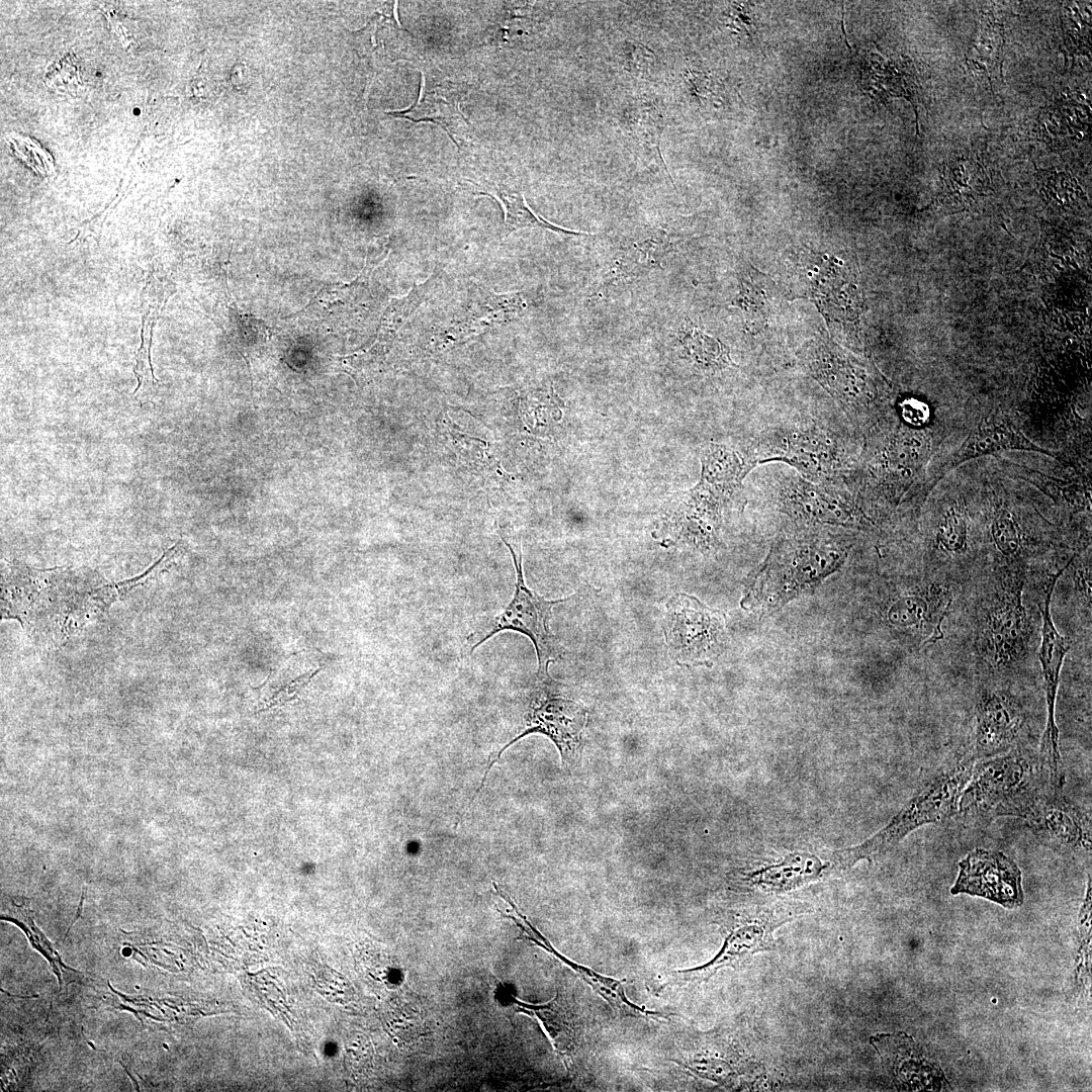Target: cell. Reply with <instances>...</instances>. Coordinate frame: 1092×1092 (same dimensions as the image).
<instances>
[{"instance_id": "1", "label": "cell", "mask_w": 1092, "mask_h": 1092, "mask_svg": "<svg viewBox=\"0 0 1092 1092\" xmlns=\"http://www.w3.org/2000/svg\"><path fill=\"white\" fill-rule=\"evenodd\" d=\"M847 549L836 538L809 534L783 537L753 576L742 605L770 610L812 588L845 560Z\"/></svg>"}, {"instance_id": "2", "label": "cell", "mask_w": 1092, "mask_h": 1092, "mask_svg": "<svg viewBox=\"0 0 1092 1092\" xmlns=\"http://www.w3.org/2000/svg\"><path fill=\"white\" fill-rule=\"evenodd\" d=\"M980 760L960 797L958 814L964 818L1018 817L1027 803L1050 786L1038 755L1026 748Z\"/></svg>"}, {"instance_id": "3", "label": "cell", "mask_w": 1092, "mask_h": 1092, "mask_svg": "<svg viewBox=\"0 0 1092 1092\" xmlns=\"http://www.w3.org/2000/svg\"><path fill=\"white\" fill-rule=\"evenodd\" d=\"M976 761L969 752L941 766L882 829L857 845L839 849L847 868L885 853L921 826L957 815Z\"/></svg>"}, {"instance_id": "4", "label": "cell", "mask_w": 1092, "mask_h": 1092, "mask_svg": "<svg viewBox=\"0 0 1092 1092\" xmlns=\"http://www.w3.org/2000/svg\"><path fill=\"white\" fill-rule=\"evenodd\" d=\"M1020 571L998 576L985 595L976 627L975 646L991 671H1007L1025 657L1030 637Z\"/></svg>"}, {"instance_id": "5", "label": "cell", "mask_w": 1092, "mask_h": 1092, "mask_svg": "<svg viewBox=\"0 0 1092 1092\" xmlns=\"http://www.w3.org/2000/svg\"><path fill=\"white\" fill-rule=\"evenodd\" d=\"M500 538L512 554L516 571L515 592L512 600L496 617L480 626L467 639L471 643L470 653L496 633L505 630L520 632L533 643L537 661L538 676L542 680L549 678L548 668L562 655V648L550 630V618L553 608L567 599L548 601L528 587L522 566L520 544L513 546L503 535Z\"/></svg>"}, {"instance_id": "6", "label": "cell", "mask_w": 1092, "mask_h": 1092, "mask_svg": "<svg viewBox=\"0 0 1092 1092\" xmlns=\"http://www.w3.org/2000/svg\"><path fill=\"white\" fill-rule=\"evenodd\" d=\"M749 458L757 465L782 461L817 483H832L845 472V450L829 430L815 424L787 425L763 433Z\"/></svg>"}, {"instance_id": "7", "label": "cell", "mask_w": 1092, "mask_h": 1092, "mask_svg": "<svg viewBox=\"0 0 1092 1092\" xmlns=\"http://www.w3.org/2000/svg\"><path fill=\"white\" fill-rule=\"evenodd\" d=\"M802 912L803 905L797 907L787 903L754 908L734 923L720 950L711 961L699 967L666 974L657 990L667 986L706 982L722 969L737 968L755 953L772 949L776 944L775 930Z\"/></svg>"}, {"instance_id": "8", "label": "cell", "mask_w": 1092, "mask_h": 1092, "mask_svg": "<svg viewBox=\"0 0 1092 1092\" xmlns=\"http://www.w3.org/2000/svg\"><path fill=\"white\" fill-rule=\"evenodd\" d=\"M663 634L670 659L688 667L713 665L728 638L724 615L682 593L666 603Z\"/></svg>"}, {"instance_id": "9", "label": "cell", "mask_w": 1092, "mask_h": 1092, "mask_svg": "<svg viewBox=\"0 0 1092 1092\" xmlns=\"http://www.w3.org/2000/svg\"><path fill=\"white\" fill-rule=\"evenodd\" d=\"M677 241L669 231L654 225H639L623 235L595 281L587 299L607 300L625 288L662 270L676 249Z\"/></svg>"}, {"instance_id": "10", "label": "cell", "mask_w": 1092, "mask_h": 1092, "mask_svg": "<svg viewBox=\"0 0 1092 1092\" xmlns=\"http://www.w3.org/2000/svg\"><path fill=\"white\" fill-rule=\"evenodd\" d=\"M1072 559L1073 556L1064 567L1053 573H1049L1043 579L1042 602L1039 605L1041 616V639L1038 658L1043 678L1046 720L1039 744L1038 757L1050 785L1055 788H1062L1065 783L1059 747V728L1056 723L1055 710L1061 669L1071 644L1055 626L1051 605L1057 581L1063 572L1070 566Z\"/></svg>"}, {"instance_id": "11", "label": "cell", "mask_w": 1092, "mask_h": 1092, "mask_svg": "<svg viewBox=\"0 0 1092 1092\" xmlns=\"http://www.w3.org/2000/svg\"><path fill=\"white\" fill-rule=\"evenodd\" d=\"M543 688L534 695L530 702L525 728L519 735L508 742L493 758L489 759L470 805L473 804L476 796L484 787L488 772L500 758L502 753L529 734L539 733L547 736L559 751L562 764L579 758L584 742L587 711L579 703L555 695L549 692L546 687Z\"/></svg>"}, {"instance_id": "12", "label": "cell", "mask_w": 1092, "mask_h": 1092, "mask_svg": "<svg viewBox=\"0 0 1092 1092\" xmlns=\"http://www.w3.org/2000/svg\"><path fill=\"white\" fill-rule=\"evenodd\" d=\"M833 483L812 482L801 475H789L776 487L779 508L797 521L857 526L866 515L850 495Z\"/></svg>"}, {"instance_id": "13", "label": "cell", "mask_w": 1092, "mask_h": 1092, "mask_svg": "<svg viewBox=\"0 0 1092 1092\" xmlns=\"http://www.w3.org/2000/svg\"><path fill=\"white\" fill-rule=\"evenodd\" d=\"M975 719L971 753L976 760L1022 747L1019 744L1026 728V714L1011 692L1002 688H982L977 696Z\"/></svg>"}, {"instance_id": "14", "label": "cell", "mask_w": 1092, "mask_h": 1092, "mask_svg": "<svg viewBox=\"0 0 1092 1092\" xmlns=\"http://www.w3.org/2000/svg\"><path fill=\"white\" fill-rule=\"evenodd\" d=\"M952 895L969 894L1013 909L1023 904L1021 871L1015 861L998 850L976 848L959 862Z\"/></svg>"}, {"instance_id": "15", "label": "cell", "mask_w": 1092, "mask_h": 1092, "mask_svg": "<svg viewBox=\"0 0 1092 1092\" xmlns=\"http://www.w3.org/2000/svg\"><path fill=\"white\" fill-rule=\"evenodd\" d=\"M730 500L715 487L700 479L685 491L675 509L664 518L660 536L664 542H684L710 549L719 541L722 510Z\"/></svg>"}, {"instance_id": "16", "label": "cell", "mask_w": 1092, "mask_h": 1092, "mask_svg": "<svg viewBox=\"0 0 1092 1092\" xmlns=\"http://www.w3.org/2000/svg\"><path fill=\"white\" fill-rule=\"evenodd\" d=\"M916 428L890 435L871 465L874 478L893 504H898L922 474L930 455V441Z\"/></svg>"}, {"instance_id": "17", "label": "cell", "mask_w": 1092, "mask_h": 1092, "mask_svg": "<svg viewBox=\"0 0 1092 1092\" xmlns=\"http://www.w3.org/2000/svg\"><path fill=\"white\" fill-rule=\"evenodd\" d=\"M1018 818L1025 820L1039 839L1050 845L1090 848L1088 816L1050 786L1040 790Z\"/></svg>"}, {"instance_id": "18", "label": "cell", "mask_w": 1092, "mask_h": 1092, "mask_svg": "<svg viewBox=\"0 0 1092 1092\" xmlns=\"http://www.w3.org/2000/svg\"><path fill=\"white\" fill-rule=\"evenodd\" d=\"M846 870L838 850L822 854L795 851L742 872L740 880L762 892L783 893Z\"/></svg>"}, {"instance_id": "19", "label": "cell", "mask_w": 1092, "mask_h": 1092, "mask_svg": "<svg viewBox=\"0 0 1092 1092\" xmlns=\"http://www.w3.org/2000/svg\"><path fill=\"white\" fill-rule=\"evenodd\" d=\"M1011 450L1036 452L1057 458L1056 453L1029 440L1008 419L994 416L982 418L977 428L969 434L963 444L923 483L921 491L923 497L931 491L946 473L964 462Z\"/></svg>"}, {"instance_id": "20", "label": "cell", "mask_w": 1092, "mask_h": 1092, "mask_svg": "<svg viewBox=\"0 0 1092 1092\" xmlns=\"http://www.w3.org/2000/svg\"><path fill=\"white\" fill-rule=\"evenodd\" d=\"M812 376L839 402L851 419L863 414L869 395L860 370L852 360L833 346L816 344L804 356Z\"/></svg>"}, {"instance_id": "21", "label": "cell", "mask_w": 1092, "mask_h": 1092, "mask_svg": "<svg viewBox=\"0 0 1092 1092\" xmlns=\"http://www.w3.org/2000/svg\"><path fill=\"white\" fill-rule=\"evenodd\" d=\"M470 303L468 313L456 317L444 330V344H452L494 326L517 321L525 316L534 304L532 294L527 291L496 293L479 284L473 286Z\"/></svg>"}, {"instance_id": "22", "label": "cell", "mask_w": 1092, "mask_h": 1092, "mask_svg": "<svg viewBox=\"0 0 1092 1092\" xmlns=\"http://www.w3.org/2000/svg\"><path fill=\"white\" fill-rule=\"evenodd\" d=\"M951 603V588L932 581L895 601L888 619L897 628L916 635L923 645L935 643L943 637L941 626Z\"/></svg>"}, {"instance_id": "23", "label": "cell", "mask_w": 1092, "mask_h": 1092, "mask_svg": "<svg viewBox=\"0 0 1092 1092\" xmlns=\"http://www.w3.org/2000/svg\"><path fill=\"white\" fill-rule=\"evenodd\" d=\"M885 1068L910 1089L939 1090L945 1081L940 1068L930 1062L905 1033L880 1034L871 1038Z\"/></svg>"}, {"instance_id": "24", "label": "cell", "mask_w": 1092, "mask_h": 1092, "mask_svg": "<svg viewBox=\"0 0 1092 1092\" xmlns=\"http://www.w3.org/2000/svg\"><path fill=\"white\" fill-rule=\"evenodd\" d=\"M519 928L522 930V935L538 946L544 948L552 956L557 958L561 963L566 965L575 974L583 980L589 987L594 989L613 1009V1011L620 1016H630L638 1018H667L669 1014L658 1012L655 1010L647 1009L645 1006H640L632 1002L626 995L623 980H618L609 976L602 975L595 970L580 965L565 956L557 951L550 941L546 939L528 919H524L520 922Z\"/></svg>"}, {"instance_id": "25", "label": "cell", "mask_w": 1092, "mask_h": 1092, "mask_svg": "<svg viewBox=\"0 0 1092 1092\" xmlns=\"http://www.w3.org/2000/svg\"><path fill=\"white\" fill-rule=\"evenodd\" d=\"M513 999L518 1012L533 1016L540 1022L553 1049L563 1061H571L578 1046L580 1029L576 1017L561 996L556 993L553 999L542 1004H530L515 997Z\"/></svg>"}, {"instance_id": "26", "label": "cell", "mask_w": 1092, "mask_h": 1092, "mask_svg": "<svg viewBox=\"0 0 1092 1092\" xmlns=\"http://www.w3.org/2000/svg\"><path fill=\"white\" fill-rule=\"evenodd\" d=\"M676 341L679 357L699 372L713 374L735 366L728 347L690 320L681 325Z\"/></svg>"}, {"instance_id": "27", "label": "cell", "mask_w": 1092, "mask_h": 1092, "mask_svg": "<svg viewBox=\"0 0 1092 1092\" xmlns=\"http://www.w3.org/2000/svg\"><path fill=\"white\" fill-rule=\"evenodd\" d=\"M1002 464L1008 474L1032 484L1050 496L1057 505L1066 508L1071 513L1090 512V484L1053 477L1041 471L1010 461L1004 460Z\"/></svg>"}, {"instance_id": "28", "label": "cell", "mask_w": 1092, "mask_h": 1092, "mask_svg": "<svg viewBox=\"0 0 1092 1092\" xmlns=\"http://www.w3.org/2000/svg\"><path fill=\"white\" fill-rule=\"evenodd\" d=\"M477 193L488 195L499 201L505 213V226L508 233L521 229H543L565 236H588L585 233L556 225L538 216L527 204L521 191L511 187L487 183L476 184Z\"/></svg>"}, {"instance_id": "29", "label": "cell", "mask_w": 1092, "mask_h": 1092, "mask_svg": "<svg viewBox=\"0 0 1092 1092\" xmlns=\"http://www.w3.org/2000/svg\"><path fill=\"white\" fill-rule=\"evenodd\" d=\"M969 516L963 499H954L938 521L935 545L946 555L959 556L968 549Z\"/></svg>"}, {"instance_id": "30", "label": "cell", "mask_w": 1092, "mask_h": 1092, "mask_svg": "<svg viewBox=\"0 0 1092 1092\" xmlns=\"http://www.w3.org/2000/svg\"><path fill=\"white\" fill-rule=\"evenodd\" d=\"M442 270L437 266L424 282L415 284L403 297L393 299L381 323V333L389 334L399 329L405 321L437 290Z\"/></svg>"}, {"instance_id": "31", "label": "cell", "mask_w": 1092, "mask_h": 1092, "mask_svg": "<svg viewBox=\"0 0 1092 1092\" xmlns=\"http://www.w3.org/2000/svg\"><path fill=\"white\" fill-rule=\"evenodd\" d=\"M990 532L999 553L1007 560L1018 558L1023 550V533L1013 512L997 502L992 513Z\"/></svg>"}, {"instance_id": "32", "label": "cell", "mask_w": 1092, "mask_h": 1092, "mask_svg": "<svg viewBox=\"0 0 1092 1092\" xmlns=\"http://www.w3.org/2000/svg\"><path fill=\"white\" fill-rule=\"evenodd\" d=\"M758 273L743 270L740 275L739 292L733 299L732 305L739 308L743 314L747 327L760 328L768 316V296L760 288Z\"/></svg>"}, {"instance_id": "33", "label": "cell", "mask_w": 1092, "mask_h": 1092, "mask_svg": "<svg viewBox=\"0 0 1092 1092\" xmlns=\"http://www.w3.org/2000/svg\"><path fill=\"white\" fill-rule=\"evenodd\" d=\"M387 114L394 117L405 118L411 121H431L441 126L447 134L450 136L449 128L453 112L449 108L443 109L438 103L431 104L430 100L424 91L423 86L420 87V92L417 101L410 107L403 110L386 111Z\"/></svg>"}, {"instance_id": "34", "label": "cell", "mask_w": 1092, "mask_h": 1092, "mask_svg": "<svg viewBox=\"0 0 1092 1092\" xmlns=\"http://www.w3.org/2000/svg\"><path fill=\"white\" fill-rule=\"evenodd\" d=\"M47 86L59 92L73 94L81 87L79 70L72 54L51 62L43 78Z\"/></svg>"}, {"instance_id": "35", "label": "cell", "mask_w": 1092, "mask_h": 1092, "mask_svg": "<svg viewBox=\"0 0 1092 1092\" xmlns=\"http://www.w3.org/2000/svg\"><path fill=\"white\" fill-rule=\"evenodd\" d=\"M6 142L11 152L34 171L42 174L54 172L52 156L36 141L10 132L6 136Z\"/></svg>"}, {"instance_id": "36", "label": "cell", "mask_w": 1092, "mask_h": 1092, "mask_svg": "<svg viewBox=\"0 0 1092 1092\" xmlns=\"http://www.w3.org/2000/svg\"><path fill=\"white\" fill-rule=\"evenodd\" d=\"M321 670L322 668L308 670L292 679L289 684L278 690L260 712L281 707L295 700Z\"/></svg>"}, {"instance_id": "37", "label": "cell", "mask_w": 1092, "mask_h": 1092, "mask_svg": "<svg viewBox=\"0 0 1092 1092\" xmlns=\"http://www.w3.org/2000/svg\"><path fill=\"white\" fill-rule=\"evenodd\" d=\"M901 419L911 428L925 426L930 419L929 406L917 398H907L900 403Z\"/></svg>"}, {"instance_id": "38", "label": "cell", "mask_w": 1092, "mask_h": 1092, "mask_svg": "<svg viewBox=\"0 0 1092 1092\" xmlns=\"http://www.w3.org/2000/svg\"><path fill=\"white\" fill-rule=\"evenodd\" d=\"M1075 588L1083 600L1086 607L1091 611V567L1090 564L1080 563L1075 566L1073 572Z\"/></svg>"}, {"instance_id": "39", "label": "cell", "mask_w": 1092, "mask_h": 1092, "mask_svg": "<svg viewBox=\"0 0 1092 1092\" xmlns=\"http://www.w3.org/2000/svg\"><path fill=\"white\" fill-rule=\"evenodd\" d=\"M85 894H86V888L84 887V888H83V891H82V896H81L80 904H79V907H78V912L76 913V915H75V918H74V920H73V921L71 922V924H70V926H69L68 930L66 931V934H65V936H64V939H63V940H65V939H66V937H67V936H68V934H69V931H70L71 927L73 926V924H74V923H75V922L77 921V919H78V918L80 917V915H81V912H82V905H83V901H84V896H85Z\"/></svg>"}, {"instance_id": "40", "label": "cell", "mask_w": 1092, "mask_h": 1092, "mask_svg": "<svg viewBox=\"0 0 1092 1092\" xmlns=\"http://www.w3.org/2000/svg\"><path fill=\"white\" fill-rule=\"evenodd\" d=\"M0 991H1L2 993H5V994H7V995H8V996H10V997H17V998H21V999H23V998H25V999H27V998H28V999H29V998H32V997H34V998L38 997V995H31V996H21V995H14V994H10V993H8L7 991H4V990H3L2 988L0 989Z\"/></svg>"}]
</instances>
